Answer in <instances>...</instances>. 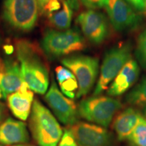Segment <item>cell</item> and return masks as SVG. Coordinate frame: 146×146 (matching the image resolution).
Returning <instances> with one entry per match:
<instances>
[{"label": "cell", "mask_w": 146, "mask_h": 146, "mask_svg": "<svg viewBox=\"0 0 146 146\" xmlns=\"http://www.w3.org/2000/svg\"><path fill=\"white\" fill-rule=\"evenodd\" d=\"M16 51L24 81L31 90L45 94L49 85L48 68L37 47L31 42L20 40L16 43Z\"/></svg>", "instance_id": "1"}, {"label": "cell", "mask_w": 146, "mask_h": 146, "mask_svg": "<svg viewBox=\"0 0 146 146\" xmlns=\"http://www.w3.org/2000/svg\"><path fill=\"white\" fill-rule=\"evenodd\" d=\"M30 114L29 126L36 143L39 146H58L63 132L52 112L35 100Z\"/></svg>", "instance_id": "2"}, {"label": "cell", "mask_w": 146, "mask_h": 146, "mask_svg": "<svg viewBox=\"0 0 146 146\" xmlns=\"http://www.w3.org/2000/svg\"><path fill=\"white\" fill-rule=\"evenodd\" d=\"M43 52L50 58H58L83 50L85 42L74 29L56 31L47 30L41 41Z\"/></svg>", "instance_id": "3"}, {"label": "cell", "mask_w": 146, "mask_h": 146, "mask_svg": "<svg viewBox=\"0 0 146 146\" xmlns=\"http://www.w3.org/2000/svg\"><path fill=\"white\" fill-rule=\"evenodd\" d=\"M122 107L121 102L117 99L97 96L82 100L78 105V112L87 121L107 128Z\"/></svg>", "instance_id": "4"}, {"label": "cell", "mask_w": 146, "mask_h": 146, "mask_svg": "<svg viewBox=\"0 0 146 146\" xmlns=\"http://www.w3.org/2000/svg\"><path fill=\"white\" fill-rule=\"evenodd\" d=\"M132 45L125 43L113 47L105 54L99 78L94 91V96H100L108 88L123 67L132 59Z\"/></svg>", "instance_id": "5"}, {"label": "cell", "mask_w": 146, "mask_h": 146, "mask_svg": "<svg viewBox=\"0 0 146 146\" xmlns=\"http://www.w3.org/2000/svg\"><path fill=\"white\" fill-rule=\"evenodd\" d=\"M62 64L68 68L77 80L78 89L76 98L85 96L91 90L99 73V60L85 55H74L62 60Z\"/></svg>", "instance_id": "6"}, {"label": "cell", "mask_w": 146, "mask_h": 146, "mask_svg": "<svg viewBox=\"0 0 146 146\" xmlns=\"http://www.w3.org/2000/svg\"><path fill=\"white\" fill-rule=\"evenodd\" d=\"M37 0H4L3 17L14 29L31 31L35 25L38 16Z\"/></svg>", "instance_id": "7"}, {"label": "cell", "mask_w": 146, "mask_h": 146, "mask_svg": "<svg viewBox=\"0 0 146 146\" xmlns=\"http://www.w3.org/2000/svg\"><path fill=\"white\" fill-rule=\"evenodd\" d=\"M76 21L87 39L93 44H102L109 35L108 21L101 12L94 10L85 11L77 16Z\"/></svg>", "instance_id": "8"}, {"label": "cell", "mask_w": 146, "mask_h": 146, "mask_svg": "<svg viewBox=\"0 0 146 146\" xmlns=\"http://www.w3.org/2000/svg\"><path fill=\"white\" fill-rule=\"evenodd\" d=\"M105 8L111 24L118 32L132 31L141 25V18L126 0H108Z\"/></svg>", "instance_id": "9"}, {"label": "cell", "mask_w": 146, "mask_h": 146, "mask_svg": "<svg viewBox=\"0 0 146 146\" xmlns=\"http://www.w3.org/2000/svg\"><path fill=\"white\" fill-rule=\"evenodd\" d=\"M45 100L56 117L64 125L72 126L77 123L78 112L75 103L59 90L55 81H52Z\"/></svg>", "instance_id": "10"}, {"label": "cell", "mask_w": 146, "mask_h": 146, "mask_svg": "<svg viewBox=\"0 0 146 146\" xmlns=\"http://www.w3.org/2000/svg\"><path fill=\"white\" fill-rule=\"evenodd\" d=\"M79 146H112V134L102 126L80 122L69 128Z\"/></svg>", "instance_id": "11"}, {"label": "cell", "mask_w": 146, "mask_h": 146, "mask_svg": "<svg viewBox=\"0 0 146 146\" xmlns=\"http://www.w3.org/2000/svg\"><path fill=\"white\" fill-rule=\"evenodd\" d=\"M21 66L17 61L0 58V91L3 98L21 89L24 83Z\"/></svg>", "instance_id": "12"}, {"label": "cell", "mask_w": 146, "mask_h": 146, "mask_svg": "<svg viewBox=\"0 0 146 146\" xmlns=\"http://www.w3.org/2000/svg\"><path fill=\"white\" fill-rule=\"evenodd\" d=\"M139 73L140 68L137 62L133 59L129 60L113 80L108 89V96L118 97L125 94L135 83Z\"/></svg>", "instance_id": "13"}, {"label": "cell", "mask_w": 146, "mask_h": 146, "mask_svg": "<svg viewBox=\"0 0 146 146\" xmlns=\"http://www.w3.org/2000/svg\"><path fill=\"white\" fill-rule=\"evenodd\" d=\"M34 94L24 82L19 90L8 96V104L11 112L18 119L25 121L31 112Z\"/></svg>", "instance_id": "14"}, {"label": "cell", "mask_w": 146, "mask_h": 146, "mask_svg": "<svg viewBox=\"0 0 146 146\" xmlns=\"http://www.w3.org/2000/svg\"><path fill=\"white\" fill-rule=\"evenodd\" d=\"M29 135L25 123L9 118L0 125V143L14 145L27 143Z\"/></svg>", "instance_id": "15"}, {"label": "cell", "mask_w": 146, "mask_h": 146, "mask_svg": "<svg viewBox=\"0 0 146 146\" xmlns=\"http://www.w3.org/2000/svg\"><path fill=\"white\" fill-rule=\"evenodd\" d=\"M141 116V114L136 109L128 108L115 118L113 128L119 141L127 139Z\"/></svg>", "instance_id": "16"}, {"label": "cell", "mask_w": 146, "mask_h": 146, "mask_svg": "<svg viewBox=\"0 0 146 146\" xmlns=\"http://www.w3.org/2000/svg\"><path fill=\"white\" fill-rule=\"evenodd\" d=\"M55 71L61 92L67 98L74 99L78 89L76 76L68 68L62 66L56 67Z\"/></svg>", "instance_id": "17"}, {"label": "cell", "mask_w": 146, "mask_h": 146, "mask_svg": "<svg viewBox=\"0 0 146 146\" xmlns=\"http://www.w3.org/2000/svg\"><path fill=\"white\" fill-rule=\"evenodd\" d=\"M73 10L66 0H62V7L56 12L48 15L49 22L52 26L60 30H64L70 27L73 16Z\"/></svg>", "instance_id": "18"}, {"label": "cell", "mask_w": 146, "mask_h": 146, "mask_svg": "<svg viewBox=\"0 0 146 146\" xmlns=\"http://www.w3.org/2000/svg\"><path fill=\"white\" fill-rule=\"evenodd\" d=\"M126 102L132 106H146V76L127 95Z\"/></svg>", "instance_id": "19"}, {"label": "cell", "mask_w": 146, "mask_h": 146, "mask_svg": "<svg viewBox=\"0 0 146 146\" xmlns=\"http://www.w3.org/2000/svg\"><path fill=\"white\" fill-rule=\"evenodd\" d=\"M127 140L133 146H146V118L145 117L141 116Z\"/></svg>", "instance_id": "20"}, {"label": "cell", "mask_w": 146, "mask_h": 146, "mask_svg": "<svg viewBox=\"0 0 146 146\" xmlns=\"http://www.w3.org/2000/svg\"><path fill=\"white\" fill-rule=\"evenodd\" d=\"M135 56L139 65L143 69H146V29L138 36Z\"/></svg>", "instance_id": "21"}, {"label": "cell", "mask_w": 146, "mask_h": 146, "mask_svg": "<svg viewBox=\"0 0 146 146\" xmlns=\"http://www.w3.org/2000/svg\"><path fill=\"white\" fill-rule=\"evenodd\" d=\"M85 8L88 10H98L105 7L108 0H78Z\"/></svg>", "instance_id": "22"}, {"label": "cell", "mask_w": 146, "mask_h": 146, "mask_svg": "<svg viewBox=\"0 0 146 146\" xmlns=\"http://www.w3.org/2000/svg\"><path fill=\"white\" fill-rule=\"evenodd\" d=\"M58 146H79L76 143L69 129H66Z\"/></svg>", "instance_id": "23"}, {"label": "cell", "mask_w": 146, "mask_h": 146, "mask_svg": "<svg viewBox=\"0 0 146 146\" xmlns=\"http://www.w3.org/2000/svg\"><path fill=\"white\" fill-rule=\"evenodd\" d=\"M126 1L138 12H143L145 10L144 0H126Z\"/></svg>", "instance_id": "24"}, {"label": "cell", "mask_w": 146, "mask_h": 146, "mask_svg": "<svg viewBox=\"0 0 146 146\" xmlns=\"http://www.w3.org/2000/svg\"><path fill=\"white\" fill-rule=\"evenodd\" d=\"M50 1V0H37L39 11L41 14H43V11H44L45 6Z\"/></svg>", "instance_id": "25"}, {"label": "cell", "mask_w": 146, "mask_h": 146, "mask_svg": "<svg viewBox=\"0 0 146 146\" xmlns=\"http://www.w3.org/2000/svg\"><path fill=\"white\" fill-rule=\"evenodd\" d=\"M12 146H35V145H31V144H27V143H22V144H17V145H14Z\"/></svg>", "instance_id": "26"}, {"label": "cell", "mask_w": 146, "mask_h": 146, "mask_svg": "<svg viewBox=\"0 0 146 146\" xmlns=\"http://www.w3.org/2000/svg\"><path fill=\"white\" fill-rule=\"evenodd\" d=\"M3 106L0 104V120H1V116H2V114H3Z\"/></svg>", "instance_id": "27"}, {"label": "cell", "mask_w": 146, "mask_h": 146, "mask_svg": "<svg viewBox=\"0 0 146 146\" xmlns=\"http://www.w3.org/2000/svg\"><path fill=\"white\" fill-rule=\"evenodd\" d=\"M144 116H145V118H146V106L145 108V109H144Z\"/></svg>", "instance_id": "28"}, {"label": "cell", "mask_w": 146, "mask_h": 146, "mask_svg": "<svg viewBox=\"0 0 146 146\" xmlns=\"http://www.w3.org/2000/svg\"><path fill=\"white\" fill-rule=\"evenodd\" d=\"M3 98V96H2V94H1V91H0V98Z\"/></svg>", "instance_id": "29"}, {"label": "cell", "mask_w": 146, "mask_h": 146, "mask_svg": "<svg viewBox=\"0 0 146 146\" xmlns=\"http://www.w3.org/2000/svg\"><path fill=\"white\" fill-rule=\"evenodd\" d=\"M145 1V12H146V0H144Z\"/></svg>", "instance_id": "30"}, {"label": "cell", "mask_w": 146, "mask_h": 146, "mask_svg": "<svg viewBox=\"0 0 146 146\" xmlns=\"http://www.w3.org/2000/svg\"><path fill=\"white\" fill-rule=\"evenodd\" d=\"M145 14L146 15V12H145Z\"/></svg>", "instance_id": "31"}, {"label": "cell", "mask_w": 146, "mask_h": 146, "mask_svg": "<svg viewBox=\"0 0 146 146\" xmlns=\"http://www.w3.org/2000/svg\"><path fill=\"white\" fill-rule=\"evenodd\" d=\"M0 146H1V145H0Z\"/></svg>", "instance_id": "32"}, {"label": "cell", "mask_w": 146, "mask_h": 146, "mask_svg": "<svg viewBox=\"0 0 146 146\" xmlns=\"http://www.w3.org/2000/svg\"><path fill=\"white\" fill-rule=\"evenodd\" d=\"M0 42H1V41H0Z\"/></svg>", "instance_id": "33"}]
</instances>
